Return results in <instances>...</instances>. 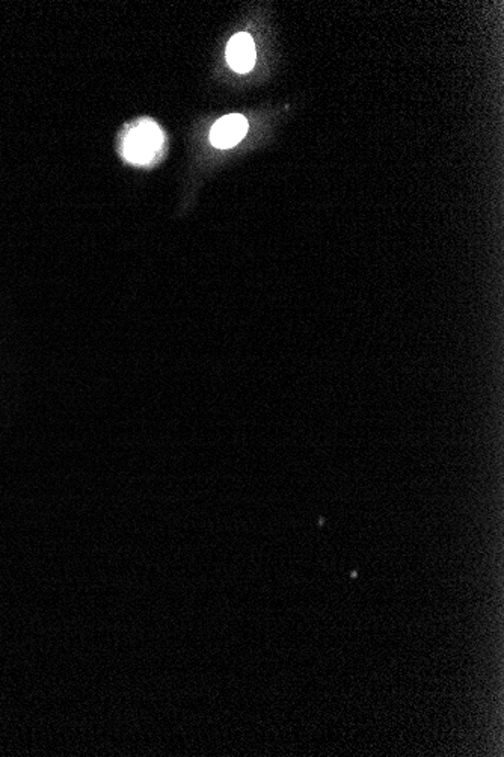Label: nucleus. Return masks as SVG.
Wrapping results in <instances>:
<instances>
[{
    "label": "nucleus",
    "mask_w": 504,
    "mask_h": 757,
    "mask_svg": "<svg viewBox=\"0 0 504 757\" xmlns=\"http://www.w3.org/2000/svg\"><path fill=\"white\" fill-rule=\"evenodd\" d=\"M257 53L250 33H236L226 46V61L237 73H248L254 68Z\"/></svg>",
    "instance_id": "7ed1b4c3"
},
{
    "label": "nucleus",
    "mask_w": 504,
    "mask_h": 757,
    "mask_svg": "<svg viewBox=\"0 0 504 757\" xmlns=\"http://www.w3.org/2000/svg\"><path fill=\"white\" fill-rule=\"evenodd\" d=\"M164 146V135L156 123L141 121L133 126L124 138L123 155L128 162L146 165L156 159Z\"/></svg>",
    "instance_id": "f257e3e1"
},
{
    "label": "nucleus",
    "mask_w": 504,
    "mask_h": 757,
    "mask_svg": "<svg viewBox=\"0 0 504 757\" xmlns=\"http://www.w3.org/2000/svg\"><path fill=\"white\" fill-rule=\"evenodd\" d=\"M248 132V121L241 114H230L217 120L210 130V141L217 148L237 146Z\"/></svg>",
    "instance_id": "f03ea898"
}]
</instances>
